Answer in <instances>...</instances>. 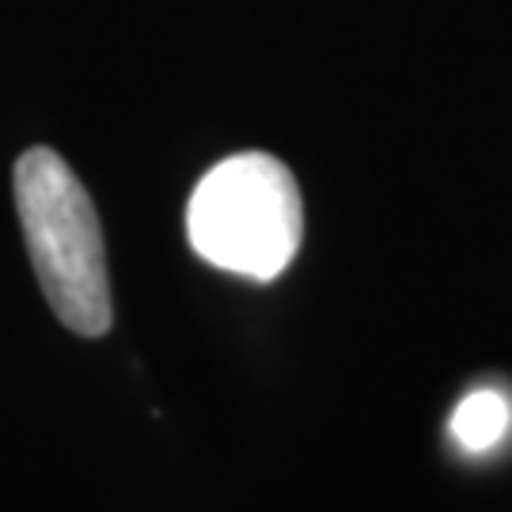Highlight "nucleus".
Instances as JSON below:
<instances>
[{
  "mask_svg": "<svg viewBox=\"0 0 512 512\" xmlns=\"http://www.w3.org/2000/svg\"><path fill=\"white\" fill-rule=\"evenodd\" d=\"M194 255L224 274L277 281L304 243V198L270 152H236L209 167L186 205Z\"/></svg>",
  "mask_w": 512,
  "mask_h": 512,
  "instance_id": "nucleus-2",
  "label": "nucleus"
},
{
  "mask_svg": "<svg viewBox=\"0 0 512 512\" xmlns=\"http://www.w3.org/2000/svg\"><path fill=\"white\" fill-rule=\"evenodd\" d=\"M16 213L42 296L80 338H103L114 323L103 228L92 194L54 148H27L16 160Z\"/></svg>",
  "mask_w": 512,
  "mask_h": 512,
  "instance_id": "nucleus-1",
  "label": "nucleus"
},
{
  "mask_svg": "<svg viewBox=\"0 0 512 512\" xmlns=\"http://www.w3.org/2000/svg\"><path fill=\"white\" fill-rule=\"evenodd\" d=\"M509 425H512V403L501 391H494V387L471 391V395L456 406L452 421H448L452 440H456L463 452H471V456L490 452L497 440L509 433Z\"/></svg>",
  "mask_w": 512,
  "mask_h": 512,
  "instance_id": "nucleus-3",
  "label": "nucleus"
}]
</instances>
